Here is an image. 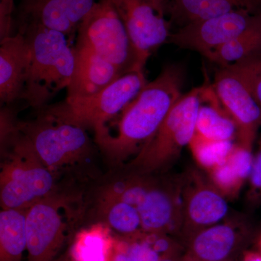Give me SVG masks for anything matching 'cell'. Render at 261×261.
I'll return each instance as SVG.
<instances>
[{"label": "cell", "mask_w": 261, "mask_h": 261, "mask_svg": "<svg viewBox=\"0 0 261 261\" xmlns=\"http://www.w3.org/2000/svg\"><path fill=\"white\" fill-rule=\"evenodd\" d=\"M184 69L168 65L122 111L115 132H94L95 142L111 162L121 163L138 153L159 129L181 97Z\"/></svg>", "instance_id": "1"}, {"label": "cell", "mask_w": 261, "mask_h": 261, "mask_svg": "<svg viewBox=\"0 0 261 261\" xmlns=\"http://www.w3.org/2000/svg\"><path fill=\"white\" fill-rule=\"evenodd\" d=\"M28 42L30 63L22 99L42 109L56 94L68 88L74 70L75 48L63 33L27 24L19 25Z\"/></svg>", "instance_id": "2"}, {"label": "cell", "mask_w": 261, "mask_h": 261, "mask_svg": "<svg viewBox=\"0 0 261 261\" xmlns=\"http://www.w3.org/2000/svg\"><path fill=\"white\" fill-rule=\"evenodd\" d=\"M1 147L9 149L0 173L2 209L27 210L56 193L54 172L46 167L11 128L1 132Z\"/></svg>", "instance_id": "3"}, {"label": "cell", "mask_w": 261, "mask_h": 261, "mask_svg": "<svg viewBox=\"0 0 261 261\" xmlns=\"http://www.w3.org/2000/svg\"><path fill=\"white\" fill-rule=\"evenodd\" d=\"M37 119L12 120L13 132L51 171L83 162L93 151L86 128L65 121L42 108Z\"/></svg>", "instance_id": "4"}, {"label": "cell", "mask_w": 261, "mask_h": 261, "mask_svg": "<svg viewBox=\"0 0 261 261\" xmlns=\"http://www.w3.org/2000/svg\"><path fill=\"white\" fill-rule=\"evenodd\" d=\"M207 84L183 94L175 103L159 129L128 163L135 174H150L172 164L190 145Z\"/></svg>", "instance_id": "5"}, {"label": "cell", "mask_w": 261, "mask_h": 261, "mask_svg": "<svg viewBox=\"0 0 261 261\" xmlns=\"http://www.w3.org/2000/svg\"><path fill=\"white\" fill-rule=\"evenodd\" d=\"M147 83L145 68H136L93 95L65 99L63 102L42 108L65 121L96 132L121 114Z\"/></svg>", "instance_id": "6"}, {"label": "cell", "mask_w": 261, "mask_h": 261, "mask_svg": "<svg viewBox=\"0 0 261 261\" xmlns=\"http://www.w3.org/2000/svg\"><path fill=\"white\" fill-rule=\"evenodd\" d=\"M77 47L91 49L118 67L123 73L145 68L125 25L108 0H99L79 27Z\"/></svg>", "instance_id": "7"}, {"label": "cell", "mask_w": 261, "mask_h": 261, "mask_svg": "<svg viewBox=\"0 0 261 261\" xmlns=\"http://www.w3.org/2000/svg\"><path fill=\"white\" fill-rule=\"evenodd\" d=\"M133 43L139 62L145 67L149 57L171 35V22L165 17L166 0H108Z\"/></svg>", "instance_id": "8"}, {"label": "cell", "mask_w": 261, "mask_h": 261, "mask_svg": "<svg viewBox=\"0 0 261 261\" xmlns=\"http://www.w3.org/2000/svg\"><path fill=\"white\" fill-rule=\"evenodd\" d=\"M238 128V142L252 149L261 127V109L236 63L219 67L212 85Z\"/></svg>", "instance_id": "9"}, {"label": "cell", "mask_w": 261, "mask_h": 261, "mask_svg": "<svg viewBox=\"0 0 261 261\" xmlns=\"http://www.w3.org/2000/svg\"><path fill=\"white\" fill-rule=\"evenodd\" d=\"M260 13L240 10L192 22L171 33L168 44L200 53L208 60L212 53L231 42L250 25Z\"/></svg>", "instance_id": "10"}, {"label": "cell", "mask_w": 261, "mask_h": 261, "mask_svg": "<svg viewBox=\"0 0 261 261\" xmlns=\"http://www.w3.org/2000/svg\"><path fill=\"white\" fill-rule=\"evenodd\" d=\"M64 201L56 193L27 210V261H54L64 243L66 224L61 215Z\"/></svg>", "instance_id": "11"}, {"label": "cell", "mask_w": 261, "mask_h": 261, "mask_svg": "<svg viewBox=\"0 0 261 261\" xmlns=\"http://www.w3.org/2000/svg\"><path fill=\"white\" fill-rule=\"evenodd\" d=\"M95 3L94 0H21L18 25H40L69 37L77 32Z\"/></svg>", "instance_id": "12"}, {"label": "cell", "mask_w": 261, "mask_h": 261, "mask_svg": "<svg viewBox=\"0 0 261 261\" xmlns=\"http://www.w3.org/2000/svg\"><path fill=\"white\" fill-rule=\"evenodd\" d=\"M183 192L181 226L191 238L217 224L228 214L226 198L212 185L198 178Z\"/></svg>", "instance_id": "13"}, {"label": "cell", "mask_w": 261, "mask_h": 261, "mask_svg": "<svg viewBox=\"0 0 261 261\" xmlns=\"http://www.w3.org/2000/svg\"><path fill=\"white\" fill-rule=\"evenodd\" d=\"M30 63V49L22 33L2 39L0 44V101L13 104L22 99Z\"/></svg>", "instance_id": "14"}, {"label": "cell", "mask_w": 261, "mask_h": 261, "mask_svg": "<svg viewBox=\"0 0 261 261\" xmlns=\"http://www.w3.org/2000/svg\"><path fill=\"white\" fill-rule=\"evenodd\" d=\"M75 67L66 99L89 97L124 74L118 67L93 51L75 46Z\"/></svg>", "instance_id": "15"}, {"label": "cell", "mask_w": 261, "mask_h": 261, "mask_svg": "<svg viewBox=\"0 0 261 261\" xmlns=\"http://www.w3.org/2000/svg\"><path fill=\"white\" fill-rule=\"evenodd\" d=\"M242 231L233 223L215 224L192 237L181 261H226L236 250Z\"/></svg>", "instance_id": "16"}, {"label": "cell", "mask_w": 261, "mask_h": 261, "mask_svg": "<svg viewBox=\"0 0 261 261\" xmlns=\"http://www.w3.org/2000/svg\"><path fill=\"white\" fill-rule=\"evenodd\" d=\"M137 208L145 233H166L175 225H181L182 206L174 190L153 185Z\"/></svg>", "instance_id": "17"}, {"label": "cell", "mask_w": 261, "mask_h": 261, "mask_svg": "<svg viewBox=\"0 0 261 261\" xmlns=\"http://www.w3.org/2000/svg\"><path fill=\"white\" fill-rule=\"evenodd\" d=\"M245 10L261 13V0H168L166 10L171 23L182 27L197 20Z\"/></svg>", "instance_id": "18"}, {"label": "cell", "mask_w": 261, "mask_h": 261, "mask_svg": "<svg viewBox=\"0 0 261 261\" xmlns=\"http://www.w3.org/2000/svg\"><path fill=\"white\" fill-rule=\"evenodd\" d=\"M195 134L207 140L233 141L238 128L223 108L212 86L207 84L196 121Z\"/></svg>", "instance_id": "19"}, {"label": "cell", "mask_w": 261, "mask_h": 261, "mask_svg": "<svg viewBox=\"0 0 261 261\" xmlns=\"http://www.w3.org/2000/svg\"><path fill=\"white\" fill-rule=\"evenodd\" d=\"M111 228L97 224L77 233L68 252L73 261H112L116 241Z\"/></svg>", "instance_id": "20"}, {"label": "cell", "mask_w": 261, "mask_h": 261, "mask_svg": "<svg viewBox=\"0 0 261 261\" xmlns=\"http://www.w3.org/2000/svg\"><path fill=\"white\" fill-rule=\"evenodd\" d=\"M27 210L0 212V261H22L27 249Z\"/></svg>", "instance_id": "21"}, {"label": "cell", "mask_w": 261, "mask_h": 261, "mask_svg": "<svg viewBox=\"0 0 261 261\" xmlns=\"http://www.w3.org/2000/svg\"><path fill=\"white\" fill-rule=\"evenodd\" d=\"M260 53L261 13L248 28L216 49L208 60L219 67H224Z\"/></svg>", "instance_id": "22"}, {"label": "cell", "mask_w": 261, "mask_h": 261, "mask_svg": "<svg viewBox=\"0 0 261 261\" xmlns=\"http://www.w3.org/2000/svg\"><path fill=\"white\" fill-rule=\"evenodd\" d=\"M99 208L106 224L117 232L130 238L140 234L142 223L135 206L120 200L101 199Z\"/></svg>", "instance_id": "23"}, {"label": "cell", "mask_w": 261, "mask_h": 261, "mask_svg": "<svg viewBox=\"0 0 261 261\" xmlns=\"http://www.w3.org/2000/svg\"><path fill=\"white\" fill-rule=\"evenodd\" d=\"M189 146L196 162L210 171L226 162L234 143L233 141L207 140L195 134Z\"/></svg>", "instance_id": "24"}, {"label": "cell", "mask_w": 261, "mask_h": 261, "mask_svg": "<svg viewBox=\"0 0 261 261\" xmlns=\"http://www.w3.org/2000/svg\"><path fill=\"white\" fill-rule=\"evenodd\" d=\"M209 173L212 185L226 198L236 197L245 183L227 162V160L223 164L211 170Z\"/></svg>", "instance_id": "25"}, {"label": "cell", "mask_w": 261, "mask_h": 261, "mask_svg": "<svg viewBox=\"0 0 261 261\" xmlns=\"http://www.w3.org/2000/svg\"><path fill=\"white\" fill-rule=\"evenodd\" d=\"M261 109V53L236 62Z\"/></svg>", "instance_id": "26"}, {"label": "cell", "mask_w": 261, "mask_h": 261, "mask_svg": "<svg viewBox=\"0 0 261 261\" xmlns=\"http://www.w3.org/2000/svg\"><path fill=\"white\" fill-rule=\"evenodd\" d=\"M248 181V200L252 205H258L261 202V135Z\"/></svg>", "instance_id": "27"}, {"label": "cell", "mask_w": 261, "mask_h": 261, "mask_svg": "<svg viewBox=\"0 0 261 261\" xmlns=\"http://www.w3.org/2000/svg\"><path fill=\"white\" fill-rule=\"evenodd\" d=\"M132 243H128V252L132 261H159L161 255L154 251L142 238V233L137 235Z\"/></svg>", "instance_id": "28"}, {"label": "cell", "mask_w": 261, "mask_h": 261, "mask_svg": "<svg viewBox=\"0 0 261 261\" xmlns=\"http://www.w3.org/2000/svg\"><path fill=\"white\" fill-rule=\"evenodd\" d=\"M15 0H0V38L13 35V13Z\"/></svg>", "instance_id": "29"}, {"label": "cell", "mask_w": 261, "mask_h": 261, "mask_svg": "<svg viewBox=\"0 0 261 261\" xmlns=\"http://www.w3.org/2000/svg\"><path fill=\"white\" fill-rule=\"evenodd\" d=\"M243 261H261V252L247 251L244 255Z\"/></svg>", "instance_id": "30"}, {"label": "cell", "mask_w": 261, "mask_h": 261, "mask_svg": "<svg viewBox=\"0 0 261 261\" xmlns=\"http://www.w3.org/2000/svg\"><path fill=\"white\" fill-rule=\"evenodd\" d=\"M54 261H73L70 257L69 254L66 253L61 256L57 257Z\"/></svg>", "instance_id": "31"}, {"label": "cell", "mask_w": 261, "mask_h": 261, "mask_svg": "<svg viewBox=\"0 0 261 261\" xmlns=\"http://www.w3.org/2000/svg\"><path fill=\"white\" fill-rule=\"evenodd\" d=\"M159 261H181L178 260L176 255H168V256L161 257Z\"/></svg>", "instance_id": "32"}, {"label": "cell", "mask_w": 261, "mask_h": 261, "mask_svg": "<svg viewBox=\"0 0 261 261\" xmlns=\"http://www.w3.org/2000/svg\"><path fill=\"white\" fill-rule=\"evenodd\" d=\"M257 244H258L259 252H261V233L260 236H259L258 243Z\"/></svg>", "instance_id": "33"}]
</instances>
